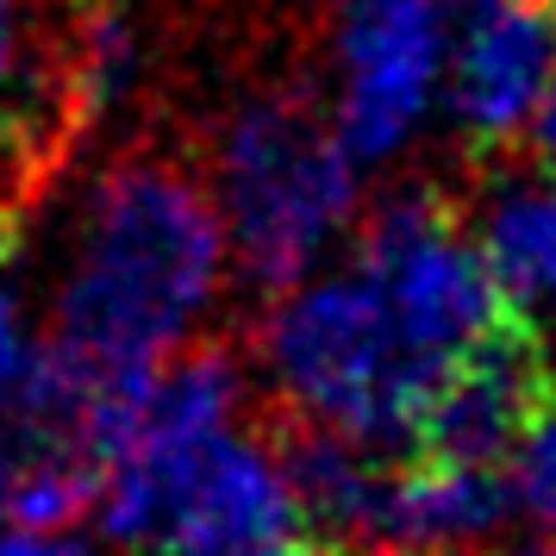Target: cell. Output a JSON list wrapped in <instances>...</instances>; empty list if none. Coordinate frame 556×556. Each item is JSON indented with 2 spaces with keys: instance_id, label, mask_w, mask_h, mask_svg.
<instances>
[{
  "instance_id": "obj_1",
  "label": "cell",
  "mask_w": 556,
  "mask_h": 556,
  "mask_svg": "<svg viewBox=\"0 0 556 556\" xmlns=\"http://www.w3.org/2000/svg\"><path fill=\"white\" fill-rule=\"evenodd\" d=\"M226 231L206 181L163 156H126L81 194L38 356L101 394L181 351L226 288Z\"/></svg>"
},
{
  "instance_id": "obj_2",
  "label": "cell",
  "mask_w": 556,
  "mask_h": 556,
  "mask_svg": "<svg viewBox=\"0 0 556 556\" xmlns=\"http://www.w3.org/2000/svg\"><path fill=\"white\" fill-rule=\"evenodd\" d=\"M213 213L226 256L256 288H288L319 269L363 206V163L331 113L294 88H256L219 119L213 138Z\"/></svg>"
},
{
  "instance_id": "obj_3",
  "label": "cell",
  "mask_w": 556,
  "mask_h": 556,
  "mask_svg": "<svg viewBox=\"0 0 556 556\" xmlns=\"http://www.w3.org/2000/svg\"><path fill=\"white\" fill-rule=\"evenodd\" d=\"M263 369L294 419L369 451H401L444 376V363L394 319L356 263L306 269L276 288L263 319Z\"/></svg>"
},
{
  "instance_id": "obj_4",
  "label": "cell",
  "mask_w": 556,
  "mask_h": 556,
  "mask_svg": "<svg viewBox=\"0 0 556 556\" xmlns=\"http://www.w3.org/2000/svg\"><path fill=\"white\" fill-rule=\"evenodd\" d=\"M94 513L113 544L144 556H313L326 544L276 444L238 426L113 451Z\"/></svg>"
},
{
  "instance_id": "obj_5",
  "label": "cell",
  "mask_w": 556,
  "mask_h": 556,
  "mask_svg": "<svg viewBox=\"0 0 556 556\" xmlns=\"http://www.w3.org/2000/svg\"><path fill=\"white\" fill-rule=\"evenodd\" d=\"M363 276L381 288V301L394 306L419 344H426L444 369L456 356L481 351L488 338H501L513 326H531L506 306L501 281L481 256L476 231L456 219L444 201L431 194H394L381 201L363 231H356V256Z\"/></svg>"
},
{
  "instance_id": "obj_6",
  "label": "cell",
  "mask_w": 556,
  "mask_h": 556,
  "mask_svg": "<svg viewBox=\"0 0 556 556\" xmlns=\"http://www.w3.org/2000/svg\"><path fill=\"white\" fill-rule=\"evenodd\" d=\"M451 20L438 0H338L326 38L331 126L356 163L401 156L438 119Z\"/></svg>"
},
{
  "instance_id": "obj_7",
  "label": "cell",
  "mask_w": 556,
  "mask_h": 556,
  "mask_svg": "<svg viewBox=\"0 0 556 556\" xmlns=\"http://www.w3.org/2000/svg\"><path fill=\"white\" fill-rule=\"evenodd\" d=\"M556 76V7L551 0H469L444 45L438 113L469 144H513Z\"/></svg>"
},
{
  "instance_id": "obj_8",
  "label": "cell",
  "mask_w": 556,
  "mask_h": 556,
  "mask_svg": "<svg viewBox=\"0 0 556 556\" xmlns=\"http://www.w3.org/2000/svg\"><path fill=\"white\" fill-rule=\"evenodd\" d=\"M551 363L538 351V326H513L501 338H488L481 351L456 356L438 376L419 426L401 451L426 456H456V463H501L513 469V451L526 426L538 419V406L551 394Z\"/></svg>"
},
{
  "instance_id": "obj_9",
  "label": "cell",
  "mask_w": 556,
  "mask_h": 556,
  "mask_svg": "<svg viewBox=\"0 0 556 556\" xmlns=\"http://www.w3.org/2000/svg\"><path fill=\"white\" fill-rule=\"evenodd\" d=\"M506 506H513V476L501 463L401 451L376 476V506H369L363 544L369 551L469 556L506 526Z\"/></svg>"
},
{
  "instance_id": "obj_10",
  "label": "cell",
  "mask_w": 556,
  "mask_h": 556,
  "mask_svg": "<svg viewBox=\"0 0 556 556\" xmlns=\"http://www.w3.org/2000/svg\"><path fill=\"white\" fill-rule=\"evenodd\" d=\"M101 494V463L88 438L31 406H0V519L26 531H63Z\"/></svg>"
},
{
  "instance_id": "obj_11",
  "label": "cell",
  "mask_w": 556,
  "mask_h": 556,
  "mask_svg": "<svg viewBox=\"0 0 556 556\" xmlns=\"http://www.w3.org/2000/svg\"><path fill=\"white\" fill-rule=\"evenodd\" d=\"M481 256L501 281L506 306L519 319H556V176L551 169H519V176L488 181L476 219Z\"/></svg>"
},
{
  "instance_id": "obj_12",
  "label": "cell",
  "mask_w": 556,
  "mask_h": 556,
  "mask_svg": "<svg viewBox=\"0 0 556 556\" xmlns=\"http://www.w3.org/2000/svg\"><path fill=\"white\" fill-rule=\"evenodd\" d=\"M138 76H144L138 26H131L126 13H101L76 45V94H81V106H88V113L119 106L131 88H138Z\"/></svg>"
},
{
  "instance_id": "obj_13",
  "label": "cell",
  "mask_w": 556,
  "mask_h": 556,
  "mask_svg": "<svg viewBox=\"0 0 556 556\" xmlns=\"http://www.w3.org/2000/svg\"><path fill=\"white\" fill-rule=\"evenodd\" d=\"M513 501L526 506L544 538H556V381L513 451Z\"/></svg>"
},
{
  "instance_id": "obj_14",
  "label": "cell",
  "mask_w": 556,
  "mask_h": 556,
  "mask_svg": "<svg viewBox=\"0 0 556 556\" xmlns=\"http://www.w3.org/2000/svg\"><path fill=\"white\" fill-rule=\"evenodd\" d=\"M38 76V13L31 0H0V113L26 101Z\"/></svg>"
},
{
  "instance_id": "obj_15",
  "label": "cell",
  "mask_w": 556,
  "mask_h": 556,
  "mask_svg": "<svg viewBox=\"0 0 556 556\" xmlns=\"http://www.w3.org/2000/svg\"><path fill=\"white\" fill-rule=\"evenodd\" d=\"M26 363H31V338H26V326H20L13 294L0 288V406L13 401V388H20V376H26Z\"/></svg>"
},
{
  "instance_id": "obj_16",
  "label": "cell",
  "mask_w": 556,
  "mask_h": 556,
  "mask_svg": "<svg viewBox=\"0 0 556 556\" xmlns=\"http://www.w3.org/2000/svg\"><path fill=\"white\" fill-rule=\"evenodd\" d=\"M0 556H94L81 538H63V531H0Z\"/></svg>"
},
{
  "instance_id": "obj_17",
  "label": "cell",
  "mask_w": 556,
  "mask_h": 556,
  "mask_svg": "<svg viewBox=\"0 0 556 556\" xmlns=\"http://www.w3.org/2000/svg\"><path fill=\"white\" fill-rule=\"evenodd\" d=\"M531 138H538V151L556 163V76H551V88H544L538 113H531Z\"/></svg>"
},
{
  "instance_id": "obj_18",
  "label": "cell",
  "mask_w": 556,
  "mask_h": 556,
  "mask_svg": "<svg viewBox=\"0 0 556 556\" xmlns=\"http://www.w3.org/2000/svg\"><path fill=\"white\" fill-rule=\"evenodd\" d=\"M313 556H419V551H369V544H319Z\"/></svg>"
},
{
  "instance_id": "obj_19",
  "label": "cell",
  "mask_w": 556,
  "mask_h": 556,
  "mask_svg": "<svg viewBox=\"0 0 556 556\" xmlns=\"http://www.w3.org/2000/svg\"><path fill=\"white\" fill-rule=\"evenodd\" d=\"M501 556H556V544H531V551H501Z\"/></svg>"
},
{
  "instance_id": "obj_20",
  "label": "cell",
  "mask_w": 556,
  "mask_h": 556,
  "mask_svg": "<svg viewBox=\"0 0 556 556\" xmlns=\"http://www.w3.org/2000/svg\"><path fill=\"white\" fill-rule=\"evenodd\" d=\"M438 7H444V13H451V7H469V0H438Z\"/></svg>"
}]
</instances>
